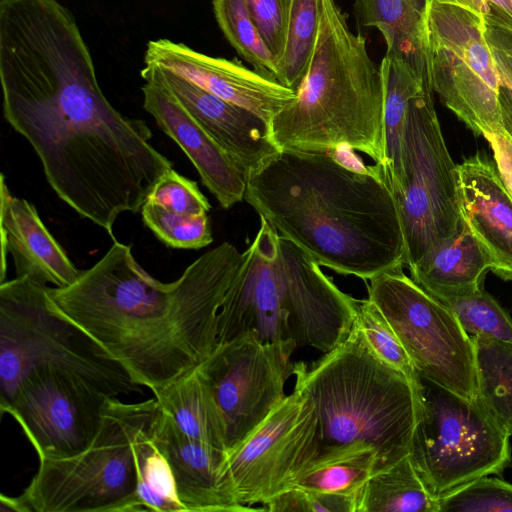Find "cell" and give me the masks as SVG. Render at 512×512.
<instances>
[{"label":"cell","mask_w":512,"mask_h":512,"mask_svg":"<svg viewBox=\"0 0 512 512\" xmlns=\"http://www.w3.org/2000/svg\"><path fill=\"white\" fill-rule=\"evenodd\" d=\"M3 115L32 146L47 182L80 216L104 229L137 213L172 162L141 119L102 92L90 51L67 9L28 13L0 33Z\"/></svg>","instance_id":"1"},{"label":"cell","mask_w":512,"mask_h":512,"mask_svg":"<svg viewBox=\"0 0 512 512\" xmlns=\"http://www.w3.org/2000/svg\"><path fill=\"white\" fill-rule=\"evenodd\" d=\"M117 241L78 279L47 287L51 306L153 394L196 369L217 345L218 313L242 253L229 242L163 283Z\"/></svg>","instance_id":"2"},{"label":"cell","mask_w":512,"mask_h":512,"mask_svg":"<svg viewBox=\"0 0 512 512\" xmlns=\"http://www.w3.org/2000/svg\"><path fill=\"white\" fill-rule=\"evenodd\" d=\"M244 200L320 266L362 280L405 265L394 196L374 165L281 150L247 177Z\"/></svg>","instance_id":"3"},{"label":"cell","mask_w":512,"mask_h":512,"mask_svg":"<svg viewBox=\"0 0 512 512\" xmlns=\"http://www.w3.org/2000/svg\"><path fill=\"white\" fill-rule=\"evenodd\" d=\"M358 302L261 219L220 307L217 344L254 332L265 343L326 353L349 335Z\"/></svg>","instance_id":"4"},{"label":"cell","mask_w":512,"mask_h":512,"mask_svg":"<svg viewBox=\"0 0 512 512\" xmlns=\"http://www.w3.org/2000/svg\"><path fill=\"white\" fill-rule=\"evenodd\" d=\"M281 150L351 149L374 161L384 176V84L366 38L354 34L335 0H321L317 44L296 97L269 123ZM385 178V177H384Z\"/></svg>","instance_id":"5"},{"label":"cell","mask_w":512,"mask_h":512,"mask_svg":"<svg viewBox=\"0 0 512 512\" xmlns=\"http://www.w3.org/2000/svg\"><path fill=\"white\" fill-rule=\"evenodd\" d=\"M295 388L313 403L318 457L363 441L377 451L376 473L409 454L418 399L405 375L383 362L355 323L347 338L312 363L294 362Z\"/></svg>","instance_id":"6"},{"label":"cell","mask_w":512,"mask_h":512,"mask_svg":"<svg viewBox=\"0 0 512 512\" xmlns=\"http://www.w3.org/2000/svg\"><path fill=\"white\" fill-rule=\"evenodd\" d=\"M47 287L27 277L0 285V405L40 372L71 375L110 398L141 392L95 339L51 306Z\"/></svg>","instance_id":"7"},{"label":"cell","mask_w":512,"mask_h":512,"mask_svg":"<svg viewBox=\"0 0 512 512\" xmlns=\"http://www.w3.org/2000/svg\"><path fill=\"white\" fill-rule=\"evenodd\" d=\"M157 407L155 398L127 403L110 398L91 445L62 459H41L19 495L26 512H136L137 431Z\"/></svg>","instance_id":"8"},{"label":"cell","mask_w":512,"mask_h":512,"mask_svg":"<svg viewBox=\"0 0 512 512\" xmlns=\"http://www.w3.org/2000/svg\"><path fill=\"white\" fill-rule=\"evenodd\" d=\"M409 458L435 497L512 465L508 435L478 399H468L422 376Z\"/></svg>","instance_id":"9"},{"label":"cell","mask_w":512,"mask_h":512,"mask_svg":"<svg viewBox=\"0 0 512 512\" xmlns=\"http://www.w3.org/2000/svg\"><path fill=\"white\" fill-rule=\"evenodd\" d=\"M389 188L401 219L408 267L458 232L457 165L446 146L430 87L409 102L399 167Z\"/></svg>","instance_id":"10"},{"label":"cell","mask_w":512,"mask_h":512,"mask_svg":"<svg viewBox=\"0 0 512 512\" xmlns=\"http://www.w3.org/2000/svg\"><path fill=\"white\" fill-rule=\"evenodd\" d=\"M367 291L420 376L465 398L477 399L473 341L444 303L402 268L370 279Z\"/></svg>","instance_id":"11"},{"label":"cell","mask_w":512,"mask_h":512,"mask_svg":"<svg viewBox=\"0 0 512 512\" xmlns=\"http://www.w3.org/2000/svg\"><path fill=\"white\" fill-rule=\"evenodd\" d=\"M428 24L433 92L476 135L501 126L502 81L484 18L431 1Z\"/></svg>","instance_id":"12"},{"label":"cell","mask_w":512,"mask_h":512,"mask_svg":"<svg viewBox=\"0 0 512 512\" xmlns=\"http://www.w3.org/2000/svg\"><path fill=\"white\" fill-rule=\"evenodd\" d=\"M290 344L265 343L254 332L217 344L197 367L227 427V453L240 445L287 396Z\"/></svg>","instance_id":"13"},{"label":"cell","mask_w":512,"mask_h":512,"mask_svg":"<svg viewBox=\"0 0 512 512\" xmlns=\"http://www.w3.org/2000/svg\"><path fill=\"white\" fill-rule=\"evenodd\" d=\"M319 426L312 401L298 388L275 407L240 445L227 453L238 501L264 504L293 487L319 451Z\"/></svg>","instance_id":"14"},{"label":"cell","mask_w":512,"mask_h":512,"mask_svg":"<svg viewBox=\"0 0 512 512\" xmlns=\"http://www.w3.org/2000/svg\"><path fill=\"white\" fill-rule=\"evenodd\" d=\"M108 399L71 375L40 372L25 377L0 408L19 424L39 460L62 459L91 445Z\"/></svg>","instance_id":"15"},{"label":"cell","mask_w":512,"mask_h":512,"mask_svg":"<svg viewBox=\"0 0 512 512\" xmlns=\"http://www.w3.org/2000/svg\"><path fill=\"white\" fill-rule=\"evenodd\" d=\"M140 73L145 82L167 89L247 177L280 151L270 138L268 123L254 112L160 66L145 63Z\"/></svg>","instance_id":"16"},{"label":"cell","mask_w":512,"mask_h":512,"mask_svg":"<svg viewBox=\"0 0 512 512\" xmlns=\"http://www.w3.org/2000/svg\"><path fill=\"white\" fill-rule=\"evenodd\" d=\"M144 62L165 68L226 101L254 112L268 125L296 97L293 89L239 62L208 56L168 39L149 41Z\"/></svg>","instance_id":"17"},{"label":"cell","mask_w":512,"mask_h":512,"mask_svg":"<svg viewBox=\"0 0 512 512\" xmlns=\"http://www.w3.org/2000/svg\"><path fill=\"white\" fill-rule=\"evenodd\" d=\"M152 437L170 465L185 512L265 511L238 501L227 452L185 436L160 407L152 422Z\"/></svg>","instance_id":"18"},{"label":"cell","mask_w":512,"mask_h":512,"mask_svg":"<svg viewBox=\"0 0 512 512\" xmlns=\"http://www.w3.org/2000/svg\"><path fill=\"white\" fill-rule=\"evenodd\" d=\"M461 221L480 242L491 261V271L512 281V197L495 164L481 153L457 165Z\"/></svg>","instance_id":"19"},{"label":"cell","mask_w":512,"mask_h":512,"mask_svg":"<svg viewBox=\"0 0 512 512\" xmlns=\"http://www.w3.org/2000/svg\"><path fill=\"white\" fill-rule=\"evenodd\" d=\"M143 108L184 151L203 184L228 209L244 199L247 176L164 87L145 82Z\"/></svg>","instance_id":"20"},{"label":"cell","mask_w":512,"mask_h":512,"mask_svg":"<svg viewBox=\"0 0 512 512\" xmlns=\"http://www.w3.org/2000/svg\"><path fill=\"white\" fill-rule=\"evenodd\" d=\"M2 273L5 278L6 254L14 262L16 277H27L40 284L57 288L73 284L79 270L42 222L35 206L14 197L1 175L0 205Z\"/></svg>","instance_id":"21"},{"label":"cell","mask_w":512,"mask_h":512,"mask_svg":"<svg viewBox=\"0 0 512 512\" xmlns=\"http://www.w3.org/2000/svg\"><path fill=\"white\" fill-rule=\"evenodd\" d=\"M411 278L425 291L444 301L481 286L491 261L470 229L461 221L458 232L429 250L408 267Z\"/></svg>","instance_id":"22"},{"label":"cell","mask_w":512,"mask_h":512,"mask_svg":"<svg viewBox=\"0 0 512 512\" xmlns=\"http://www.w3.org/2000/svg\"><path fill=\"white\" fill-rule=\"evenodd\" d=\"M431 0H354V14L362 27L376 28L387 54L405 61L431 84L429 8Z\"/></svg>","instance_id":"23"},{"label":"cell","mask_w":512,"mask_h":512,"mask_svg":"<svg viewBox=\"0 0 512 512\" xmlns=\"http://www.w3.org/2000/svg\"><path fill=\"white\" fill-rule=\"evenodd\" d=\"M154 398L185 436L227 452L223 413L197 368L165 386Z\"/></svg>","instance_id":"24"},{"label":"cell","mask_w":512,"mask_h":512,"mask_svg":"<svg viewBox=\"0 0 512 512\" xmlns=\"http://www.w3.org/2000/svg\"><path fill=\"white\" fill-rule=\"evenodd\" d=\"M377 461L376 449L366 442L344 445L316 457L293 487L355 496L376 473Z\"/></svg>","instance_id":"25"},{"label":"cell","mask_w":512,"mask_h":512,"mask_svg":"<svg viewBox=\"0 0 512 512\" xmlns=\"http://www.w3.org/2000/svg\"><path fill=\"white\" fill-rule=\"evenodd\" d=\"M357 512H439V505L407 455L369 478L358 494Z\"/></svg>","instance_id":"26"},{"label":"cell","mask_w":512,"mask_h":512,"mask_svg":"<svg viewBox=\"0 0 512 512\" xmlns=\"http://www.w3.org/2000/svg\"><path fill=\"white\" fill-rule=\"evenodd\" d=\"M477 399L491 418L512 435V342L473 336Z\"/></svg>","instance_id":"27"},{"label":"cell","mask_w":512,"mask_h":512,"mask_svg":"<svg viewBox=\"0 0 512 512\" xmlns=\"http://www.w3.org/2000/svg\"><path fill=\"white\" fill-rule=\"evenodd\" d=\"M380 69L384 84V177L389 186L399 167L402 134L409 102L423 89L432 86L405 61L387 53L380 64Z\"/></svg>","instance_id":"28"},{"label":"cell","mask_w":512,"mask_h":512,"mask_svg":"<svg viewBox=\"0 0 512 512\" xmlns=\"http://www.w3.org/2000/svg\"><path fill=\"white\" fill-rule=\"evenodd\" d=\"M159 405L136 433L134 449L138 471L140 511L185 512L178 499L170 465L152 437V422Z\"/></svg>","instance_id":"29"},{"label":"cell","mask_w":512,"mask_h":512,"mask_svg":"<svg viewBox=\"0 0 512 512\" xmlns=\"http://www.w3.org/2000/svg\"><path fill=\"white\" fill-rule=\"evenodd\" d=\"M321 20V0H292L283 53L276 80L295 92L314 53Z\"/></svg>","instance_id":"30"},{"label":"cell","mask_w":512,"mask_h":512,"mask_svg":"<svg viewBox=\"0 0 512 512\" xmlns=\"http://www.w3.org/2000/svg\"><path fill=\"white\" fill-rule=\"evenodd\" d=\"M217 23L231 46L266 76H277V62L260 36L245 0H212Z\"/></svg>","instance_id":"31"},{"label":"cell","mask_w":512,"mask_h":512,"mask_svg":"<svg viewBox=\"0 0 512 512\" xmlns=\"http://www.w3.org/2000/svg\"><path fill=\"white\" fill-rule=\"evenodd\" d=\"M441 302L453 312L470 337L512 342V318L483 286Z\"/></svg>","instance_id":"32"},{"label":"cell","mask_w":512,"mask_h":512,"mask_svg":"<svg viewBox=\"0 0 512 512\" xmlns=\"http://www.w3.org/2000/svg\"><path fill=\"white\" fill-rule=\"evenodd\" d=\"M356 323L376 355L405 375L417 396L421 386L420 375L393 328L370 299L359 300Z\"/></svg>","instance_id":"33"},{"label":"cell","mask_w":512,"mask_h":512,"mask_svg":"<svg viewBox=\"0 0 512 512\" xmlns=\"http://www.w3.org/2000/svg\"><path fill=\"white\" fill-rule=\"evenodd\" d=\"M141 214L144 224L169 247L200 249L213 242L207 214H178L148 200Z\"/></svg>","instance_id":"34"},{"label":"cell","mask_w":512,"mask_h":512,"mask_svg":"<svg viewBox=\"0 0 512 512\" xmlns=\"http://www.w3.org/2000/svg\"><path fill=\"white\" fill-rule=\"evenodd\" d=\"M439 512H512V483L483 476L438 498Z\"/></svg>","instance_id":"35"},{"label":"cell","mask_w":512,"mask_h":512,"mask_svg":"<svg viewBox=\"0 0 512 512\" xmlns=\"http://www.w3.org/2000/svg\"><path fill=\"white\" fill-rule=\"evenodd\" d=\"M147 200L183 215L207 214L211 208L197 183L180 175L173 168L158 179Z\"/></svg>","instance_id":"36"},{"label":"cell","mask_w":512,"mask_h":512,"mask_svg":"<svg viewBox=\"0 0 512 512\" xmlns=\"http://www.w3.org/2000/svg\"><path fill=\"white\" fill-rule=\"evenodd\" d=\"M358 495L325 493L293 487L263 504L269 512H357Z\"/></svg>","instance_id":"37"},{"label":"cell","mask_w":512,"mask_h":512,"mask_svg":"<svg viewBox=\"0 0 512 512\" xmlns=\"http://www.w3.org/2000/svg\"><path fill=\"white\" fill-rule=\"evenodd\" d=\"M245 2L260 36L278 62L285 45L292 0Z\"/></svg>","instance_id":"38"},{"label":"cell","mask_w":512,"mask_h":512,"mask_svg":"<svg viewBox=\"0 0 512 512\" xmlns=\"http://www.w3.org/2000/svg\"><path fill=\"white\" fill-rule=\"evenodd\" d=\"M482 136L491 147L499 177L512 197V135L501 125Z\"/></svg>","instance_id":"39"},{"label":"cell","mask_w":512,"mask_h":512,"mask_svg":"<svg viewBox=\"0 0 512 512\" xmlns=\"http://www.w3.org/2000/svg\"><path fill=\"white\" fill-rule=\"evenodd\" d=\"M489 9L487 26L512 33V0H485Z\"/></svg>","instance_id":"40"},{"label":"cell","mask_w":512,"mask_h":512,"mask_svg":"<svg viewBox=\"0 0 512 512\" xmlns=\"http://www.w3.org/2000/svg\"><path fill=\"white\" fill-rule=\"evenodd\" d=\"M0 511L26 512L19 496L11 497L4 494L0 495Z\"/></svg>","instance_id":"41"}]
</instances>
